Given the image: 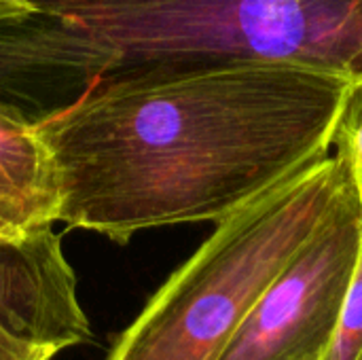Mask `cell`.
<instances>
[{
    "mask_svg": "<svg viewBox=\"0 0 362 360\" xmlns=\"http://www.w3.org/2000/svg\"><path fill=\"white\" fill-rule=\"evenodd\" d=\"M354 79L295 66H127L36 121L59 223L127 244L218 223L333 149Z\"/></svg>",
    "mask_w": 362,
    "mask_h": 360,
    "instance_id": "cell-1",
    "label": "cell"
},
{
    "mask_svg": "<svg viewBox=\"0 0 362 360\" xmlns=\"http://www.w3.org/2000/svg\"><path fill=\"white\" fill-rule=\"evenodd\" d=\"M350 153H333L216 223L159 286L104 360H218L235 329L352 180Z\"/></svg>",
    "mask_w": 362,
    "mask_h": 360,
    "instance_id": "cell-2",
    "label": "cell"
},
{
    "mask_svg": "<svg viewBox=\"0 0 362 360\" xmlns=\"http://www.w3.org/2000/svg\"><path fill=\"white\" fill-rule=\"evenodd\" d=\"M72 23L115 68L295 66L362 81V0H148Z\"/></svg>",
    "mask_w": 362,
    "mask_h": 360,
    "instance_id": "cell-3",
    "label": "cell"
},
{
    "mask_svg": "<svg viewBox=\"0 0 362 360\" xmlns=\"http://www.w3.org/2000/svg\"><path fill=\"white\" fill-rule=\"evenodd\" d=\"M356 176L331 214L252 303L218 360H325L358 261Z\"/></svg>",
    "mask_w": 362,
    "mask_h": 360,
    "instance_id": "cell-4",
    "label": "cell"
},
{
    "mask_svg": "<svg viewBox=\"0 0 362 360\" xmlns=\"http://www.w3.org/2000/svg\"><path fill=\"white\" fill-rule=\"evenodd\" d=\"M89 339L76 276L53 225L0 233V360H53Z\"/></svg>",
    "mask_w": 362,
    "mask_h": 360,
    "instance_id": "cell-5",
    "label": "cell"
},
{
    "mask_svg": "<svg viewBox=\"0 0 362 360\" xmlns=\"http://www.w3.org/2000/svg\"><path fill=\"white\" fill-rule=\"evenodd\" d=\"M110 70L115 62L108 49L72 21L32 13L0 23V104L15 108L17 95V110L23 112L21 102L32 100L51 115L55 106L45 95L49 87L85 91Z\"/></svg>",
    "mask_w": 362,
    "mask_h": 360,
    "instance_id": "cell-6",
    "label": "cell"
},
{
    "mask_svg": "<svg viewBox=\"0 0 362 360\" xmlns=\"http://www.w3.org/2000/svg\"><path fill=\"white\" fill-rule=\"evenodd\" d=\"M62 187L36 121L0 104V221L13 233L57 223Z\"/></svg>",
    "mask_w": 362,
    "mask_h": 360,
    "instance_id": "cell-7",
    "label": "cell"
},
{
    "mask_svg": "<svg viewBox=\"0 0 362 360\" xmlns=\"http://www.w3.org/2000/svg\"><path fill=\"white\" fill-rule=\"evenodd\" d=\"M325 360H362V238L358 261L344 299L339 325Z\"/></svg>",
    "mask_w": 362,
    "mask_h": 360,
    "instance_id": "cell-8",
    "label": "cell"
},
{
    "mask_svg": "<svg viewBox=\"0 0 362 360\" xmlns=\"http://www.w3.org/2000/svg\"><path fill=\"white\" fill-rule=\"evenodd\" d=\"M333 144H341L350 153L354 176H356L362 197V81L354 83V87L346 100Z\"/></svg>",
    "mask_w": 362,
    "mask_h": 360,
    "instance_id": "cell-9",
    "label": "cell"
},
{
    "mask_svg": "<svg viewBox=\"0 0 362 360\" xmlns=\"http://www.w3.org/2000/svg\"><path fill=\"white\" fill-rule=\"evenodd\" d=\"M23 2L36 15L74 21V19H81L91 13L121 8V6H136V4H142L148 0H23Z\"/></svg>",
    "mask_w": 362,
    "mask_h": 360,
    "instance_id": "cell-10",
    "label": "cell"
},
{
    "mask_svg": "<svg viewBox=\"0 0 362 360\" xmlns=\"http://www.w3.org/2000/svg\"><path fill=\"white\" fill-rule=\"evenodd\" d=\"M32 15V8L23 0H0V23L23 19Z\"/></svg>",
    "mask_w": 362,
    "mask_h": 360,
    "instance_id": "cell-11",
    "label": "cell"
},
{
    "mask_svg": "<svg viewBox=\"0 0 362 360\" xmlns=\"http://www.w3.org/2000/svg\"><path fill=\"white\" fill-rule=\"evenodd\" d=\"M0 233H4V236H19V233H13V231H11L2 221H0Z\"/></svg>",
    "mask_w": 362,
    "mask_h": 360,
    "instance_id": "cell-12",
    "label": "cell"
}]
</instances>
